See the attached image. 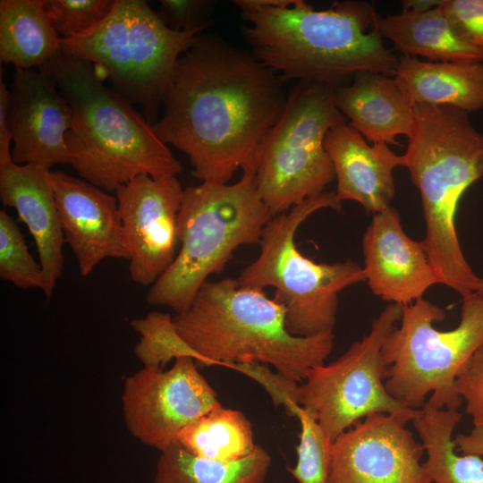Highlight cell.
<instances>
[{"mask_svg":"<svg viewBox=\"0 0 483 483\" xmlns=\"http://www.w3.org/2000/svg\"><path fill=\"white\" fill-rule=\"evenodd\" d=\"M284 81L250 51L200 33L177 60L152 128L189 158L203 182L228 183L251 167L286 103Z\"/></svg>","mask_w":483,"mask_h":483,"instance_id":"6da1fadb","label":"cell"},{"mask_svg":"<svg viewBox=\"0 0 483 483\" xmlns=\"http://www.w3.org/2000/svg\"><path fill=\"white\" fill-rule=\"evenodd\" d=\"M241 31L250 53L280 79L333 86L360 72L394 77L399 56L373 29L377 13L364 1L335 2L315 10L303 0L285 7L241 9Z\"/></svg>","mask_w":483,"mask_h":483,"instance_id":"7a4b0ae2","label":"cell"},{"mask_svg":"<svg viewBox=\"0 0 483 483\" xmlns=\"http://www.w3.org/2000/svg\"><path fill=\"white\" fill-rule=\"evenodd\" d=\"M49 76L72 112L65 134L70 165L107 191L146 174L176 176L182 164L131 103L103 83L95 65L60 53L38 68Z\"/></svg>","mask_w":483,"mask_h":483,"instance_id":"3957f363","label":"cell"},{"mask_svg":"<svg viewBox=\"0 0 483 483\" xmlns=\"http://www.w3.org/2000/svg\"><path fill=\"white\" fill-rule=\"evenodd\" d=\"M413 114L403 157L420 194L423 242L440 284L463 298L476 292L482 278L464 257L455 218L462 194L483 178V134L457 107L418 104Z\"/></svg>","mask_w":483,"mask_h":483,"instance_id":"277c9868","label":"cell"},{"mask_svg":"<svg viewBox=\"0 0 483 483\" xmlns=\"http://www.w3.org/2000/svg\"><path fill=\"white\" fill-rule=\"evenodd\" d=\"M285 308L264 291L237 279L207 281L191 306L174 317L182 338L200 356L199 368L258 361L301 383L309 369L325 364L333 333L292 335Z\"/></svg>","mask_w":483,"mask_h":483,"instance_id":"5b68a950","label":"cell"},{"mask_svg":"<svg viewBox=\"0 0 483 483\" xmlns=\"http://www.w3.org/2000/svg\"><path fill=\"white\" fill-rule=\"evenodd\" d=\"M272 217L251 167L232 184L203 182L186 187L177 218L180 250L151 285L147 302L176 314L185 311L209 275L224 271L235 250L259 244Z\"/></svg>","mask_w":483,"mask_h":483,"instance_id":"8992f818","label":"cell"},{"mask_svg":"<svg viewBox=\"0 0 483 483\" xmlns=\"http://www.w3.org/2000/svg\"><path fill=\"white\" fill-rule=\"evenodd\" d=\"M342 208L335 192L325 191L273 216L262 231L258 256L236 278L246 288L274 287V299L285 308L286 328L293 335L333 333L339 293L366 281L363 267L355 261L316 263L295 244L296 232L309 216L321 209Z\"/></svg>","mask_w":483,"mask_h":483,"instance_id":"52a82bcc","label":"cell"},{"mask_svg":"<svg viewBox=\"0 0 483 483\" xmlns=\"http://www.w3.org/2000/svg\"><path fill=\"white\" fill-rule=\"evenodd\" d=\"M445 318L444 309L420 298L402 306L401 325L383 345L386 389L409 409L421 410L427 404L457 411L462 403L455 381L483 344V296L471 293L462 298L461 320L455 328L439 331L433 326Z\"/></svg>","mask_w":483,"mask_h":483,"instance_id":"ba28073f","label":"cell"},{"mask_svg":"<svg viewBox=\"0 0 483 483\" xmlns=\"http://www.w3.org/2000/svg\"><path fill=\"white\" fill-rule=\"evenodd\" d=\"M202 32L170 30L144 0H115L100 23L62 39V53L101 68L114 90L140 105L152 125L158 119L180 56Z\"/></svg>","mask_w":483,"mask_h":483,"instance_id":"9c48e42d","label":"cell"},{"mask_svg":"<svg viewBox=\"0 0 483 483\" xmlns=\"http://www.w3.org/2000/svg\"><path fill=\"white\" fill-rule=\"evenodd\" d=\"M335 86L297 81L254 161L258 192L273 216L325 192L335 178L324 146L327 131L346 123L334 98Z\"/></svg>","mask_w":483,"mask_h":483,"instance_id":"30bf717a","label":"cell"},{"mask_svg":"<svg viewBox=\"0 0 483 483\" xmlns=\"http://www.w3.org/2000/svg\"><path fill=\"white\" fill-rule=\"evenodd\" d=\"M402 315V305L388 304L367 335L336 360L309 369L300 385L301 406L315 414L332 442L372 413L397 414L411 421L420 413L396 401L385 386L387 366L382 348Z\"/></svg>","mask_w":483,"mask_h":483,"instance_id":"8fae6325","label":"cell"},{"mask_svg":"<svg viewBox=\"0 0 483 483\" xmlns=\"http://www.w3.org/2000/svg\"><path fill=\"white\" fill-rule=\"evenodd\" d=\"M124 422L132 436L160 451L187 425L221 405L192 358L168 370L144 367L127 377L122 395Z\"/></svg>","mask_w":483,"mask_h":483,"instance_id":"7c38bea8","label":"cell"},{"mask_svg":"<svg viewBox=\"0 0 483 483\" xmlns=\"http://www.w3.org/2000/svg\"><path fill=\"white\" fill-rule=\"evenodd\" d=\"M406 417L372 413L332 443L327 483H431Z\"/></svg>","mask_w":483,"mask_h":483,"instance_id":"4fadbf2b","label":"cell"},{"mask_svg":"<svg viewBox=\"0 0 483 483\" xmlns=\"http://www.w3.org/2000/svg\"><path fill=\"white\" fill-rule=\"evenodd\" d=\"M183 190L175 176L141 174L115 191L129 272L138 284H153L176 258Z\"/></svg>","mask_w":483,"mask_h":483,"instance_id":"5bb4252c","label":"cell"},{"mask_svg":"<svg viewBox=\"0 0 483 483\" xmlns=\"http://www.w3.org/2000/svg\"><path fill=\"white\" fill-rule=\"evenodd\" d=\"M9 89L13 162L47 170L69 164L65 134L72 112L53 80L39 69H15Z\"/></svg>","mask_w":483,"mask_h":483,"instance_id":"9a60e30c","label":"cell"},{"mask_svg":"<svg viewBox=\"0 0 483 483\" xmlns=\"http://www.w3.org/2000/svg\"><path fill=\"white\" fill-rule=\"evenodd\" d=\"M362 251L366 282L386 301L410 305L440 284L423 241L405 233L392 206L373 215L363 234Z\"/></svg>","mask_w":483,"mask_h":483,"instance_id":"2e32d148","label":"cell"},{"mask_svg":"<svg viewBox=\"0 0 483 483\" xmlns=\"http://www.w3.org/2000/svg\"><path fill=\"white\" fill-rule=\"evenodd\" d=\"M48 180L64 241L81 276L89 275L105 258H129L116 197L62 171H49Z\"/></svg>","mask_w":483,"mask_h":483,"instance_id":"e0dca14e","label":"cell"},{"mask_svg":"<svg viewBox=\"0 0 483 483\" xmlns=\"http://www.w3.org/2000/svg\"><path fill=\"white\" fill-rule=\"evenodd\" d=\"M324 146L334 166L340 202L356 201L373 215L391 206L395 195L394 170L405 167L403 155H396L385 143L369 145L347 123L330 129Z\"/></svg>","mask_w":483,"mask_h":483,"instance_id":"ac0fdd59","label":"cell"},{"mask_svg":"<svg viewBox=\"0 0 483 483\" xmlns=\"http://www.w3.org/2000/svg\"><path fill=\"white\" fill-rule=\"evenodd\" d=\"M35 165L11 162L0 167V199L13 208L34 239L44 274L43 292L51 298L63 274L62 228L48 172Z\"/></svg>","mask_w":483,"mask_h":483,"instance_id":"d6986e66","label":"cell"},{"mask_svg":"<svg viewBox=\"0 0 483 483\" xmlns=\"http://www.w3.org/2000/svg\"><path fill=\"white\" fill-rule=\"evenodd\" d=\"M334 98L349 124L373 144L396 145L397 135L412 131L413 106L394 77L357 72L349 84L335 88Z\"/></svg>","mask_w":483,"mask_h":483,"instance_id":"ffe728a7","label":"cell"},{"mask_svg":"<svg viewBox=\"0 0 483 483\" xmlns=\"http://www.w3.org/2000/svg\"><path fill=\"white\" fill-rule=\"evenodd\" d=\"M394 78L412 106H450L467 113L483 108L482 63L425 62L402 55Z\"/></svg>","mask_w":483,"mask_h":483,"instance_id":"44dd1931","label":"cell"},{"mask_svg":"<svg viewBox=\"0 0 483 483\" xmlns=\"http://www.w3.org/2000/svg\"><path fill=\"white\" fill-rule=\"evenodd\" d=\"M373 29L382 38L390 40L394 49L402 55H420L430 62L483 64V50L461 39L439 6L388 16L377 13Z\"/></svg>","mask_w":483,"mask_h":483,"instance_id":"7402d4cb","label":"cell"},{"mask_svg":"<svg viewBox=\"0 0 483 483\" xmlns=\"http://www.w3.org/2000/svg\"><path fill=\"white\" fill-rule=\"evenodd\" d=\"M62 38L42 0L0 1V60L15 69L42 67L62 53Z\"/></svg>","mask_w":483,"mask_h":483,"instance_id":"603a6c76","label":"cell"},{"mask_svg":"<svg viewBox=\"0 0 483 483\" xmlns=\"http://www.w3.org/2000/svg\"><path fill=\"white\" fill-rule=\"evenodd\" d=\"M462 414L425 404L412 420L427 459L422 463L431 483H483V457L456 453L453 438Z\"/></svg>","mask_w":483,"mask_h":483,"instance_id":"cb8c5ba5","label":"cell"},{"mask_svg":"<svg viewBox=\"0 0 483 483\" xmlns=\"http://www.w3.org/2000/svg\"><path fill=\"white\" fill-rule=\"evenodd\" d=\"M270 463L258 445L250 455L224 462L196 456L174 442L161 451L154 483H264Z\"/></svg>","mask_w":483,"mask_h":483,"instance_id":"d4e9b609","label":"cell"},{"mask_svg":"<svg viewBox=\"0 0 483 483\" xmlns=\"http://www.w3.org/2000/svg\"><path fill=\"white\" fill-rule=\"evenodd\" d=\"M175 443L196 456L224 462L242 459L257 446L250 420L222 405L183 428Z\"/></svg>","mask_w":483,"mask_h":483,"instance_id":"484cf974","label":"cell"},{"mask_svg":"<svg viewBox=\"0 0 483 483\" xmlns=\"http://www.w3.org/2000/svg\"><path fill=\"white\" fill-rule=\"evenodd\" d=\"M131 326L140 335L134 353L144 367L163 369L171 360L183 357L192 358L199 367L200 356L179 335L169 314L151 311L132 319Z\"/></svg>","mask_w":483,"mask_h":483,"instance_id":"4316f807","label":"cell"},{"mask_svg":"<svg viewBox=\"0 0 483 483\" xmlns=\"http://www.w3.org/2000/svg\"><path fill=\"white\" fill-rule=\"evenodd\" d=\"M296 418L301 424L297 462L288 470L299 483H327L333 442L311 411L301 406Z\"/></svg>","mask_w":483,"mask_h":483,"instance_id":"83f0119b","label":"cell"},{"mask_svg":"<svg viewBox=\"0 0 483 483\" xmlns=\"http://www.w3.org/2000/svg\"><path fill=\"white\" fill-rule=\"evenodd\" d=\"M0 278L22 289L44 288V274L16 222L0 210Z\"/></svg>","mask_w":483,"mask_h":483,"instance_id":"f1b7e54d","label":"cell"},{"mask_svg":"<svg viewBox=\"0 0 483 483\" xmlns=\"http://www.w3.org/2000/svg\"><path fill=\"white\" fill-rule=\"evenodd\" d=\"M47 16L62 39L80 36L105 20L115 0H42Z\"/></svg>","mask_w":483,"mask_h":483,"instance_id":"f546056e","label":"cell"},{"mask_svg":"<svg viewBox=\"0 0 483 483\" xmlns=\"http://www.w3.org/2000/svg\"><path fill=\"white\" fill-rule=\"evenodd\" d=\"M230 369L239 371L261 385L275 407L283 406L290 417H297L301 408V391L298 382L280 372L271 371L268 365L258 361L239 362Z\"/></svg>","mask_w":483,"mask_h":483,"instance_id":"4dcf8cb0","label":"cell"},{"mask_svg":"<svg viewBox=\"0 0 483 483\" xmlns=\"http://www.w3.org/2000/svg\"><path fill=\"white\" fill-rule=\"evenodd\" d=\"M215 0H160L157 12L162 21L178 32H203L212 23Z\"/></svg>","mask_w":483,"mask_h":483,"instance_id":"1f68e13d","label":"cell"},{"mask_svg":"<svg viewBox=\"0 0 483 483\" xmlns=\"http://www.w3.org/2000/svg\"><path fill=\"white\" fill-rule=\"evenodd\" d=\"M439 8L461 39L483 50V0H443Z\"/></svg>","mask_w":483,"mask_h":483,"instance_id":"d6a6232c","label":"cell"},{"mask_svg":"<svg viewBox=\"0 0 483 483\" xmlns=\"http://www.w3.org/2000/svg\"><path fill=\"white\" fill-rule=\"evenodd\" d=\"M455 388L466 402L465 412L473 425H483V344L459 371Z\"/></svg>","mask_w":483,"mask_h":483,"instance_id":"836d02e7","label":"cell"},{"mask_svg":"<svg viewBox=\"0 0 483 483\" xmlns=\"http://www.w3.org/2000/svg\"><path fill=\"white\" fill-rule=\"evenodd\" d=\"M3 70L0 73V167L12 160L11 142L12 134L9 128V106L11 100L10 89L3 80Z\"/></svg>","mask_w":483,"mask_h":483,"instance_id":"e575fe53","label":"cell"},{"mask_svg":"<svg viewBox=\"0 0 483 483\" xmlns=\"http://www.w3.org/2000/svg\"><path fill=\"white\" fill-rule=\"evenodd\" d=\"M443 0H405L402 11L425 12L438 7Z\"/></svg>","mask_w":483,"mask_h":483,"instance_id":"d590c367","label":"cell"},{"mask_svg":"<svg viewBox=\"0 0 483 483\" xmlns=\"http://www.w3.org/2000/svg\"><path fill=\"white\" fill-rule=\"evenodd\" d=\"M475 293H477L479 296H483V278H482V281L479 284V288H478V290L476 291Z\"/></svg>","mask_w":483,"mask_h":483,"instance_id":"8d00e7d4","label":"cell"}]
</instances>
